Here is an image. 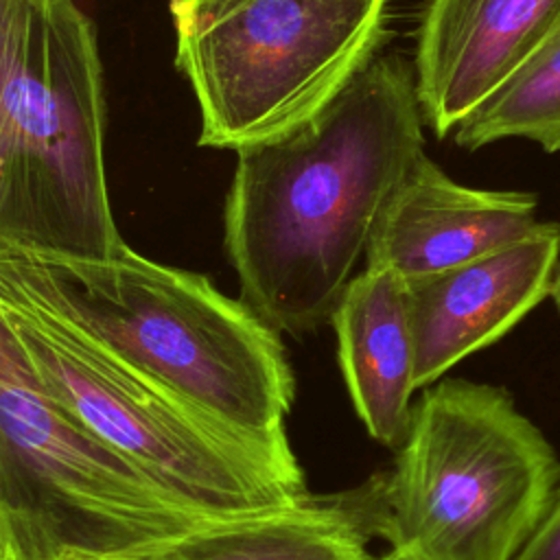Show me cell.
<instances>
[{"instance_id":"obj_1","label":"cell","mask_w":560,"mask_h":560,"mask_svg":"<svg viewBox=\"0 0 560 560\" xmlns=\"http://www.w3.org/2000/svg\"><path fill=\"white\" fill-rule=\"evenodd\" d=\"M416 70L376 52L317 112L236 151L225 252L271 328L330 324L387 201L427 155Z\"/></svg>"},{"instance_id":"obj_2","label":"cell","mask_w":560,"mask_h":560,"mask_svg":"<svg viewBox=\"0 0 560 560\" xmlns=\"http://www.w3.org/2000/svg\"><path fill=\"white\" fill-rule=\"evenodd\" d=\"M0 284L228 424L291 448L295 376L284 343L206 276L153 262L127 243L98 260L0 247Z\"/></svg>"},{"instance_id":"obj_3","label":"cell","mask_w":560,"mask_h":560,"mask_svg":"<svg viewBox=\"0 0 560 560\" xmlns=\"http://www.w3.org/2000/svg\"><path fill=\"white\" fill-rule=\"evenodd\" d=\"M122 245L94 24L74 0H0V247L98 260Z\"/></svg>"},{"instance_id":"obj_4","label":"cell","mask_w":560,"mask_h":560,"mask_svg":"<svg viewBox=\"0 0 560 560\" xmlns=\"http://www.w3.org/2000/svg\"><path fill=\"white\" fill-rule=\"evenodd\" d=\"M560 459L508 389L440 378L411 407L392 468L361 483L374 536L418 560H514Z\"/></svg>"},{"instance_id":"obj_5","label":"cell","mask_w":560,"mask_h":560,"mask_svg":"<svg viewBox=\"0 0 560 560\" xmlns=\"http://www.w3.org/2000/svg\"><path fill=\"white\" fill-rule=\"evenodd\" d=\"M0 324L48 396L179 501L212 516H241L308 494L293 448L228 424L2 284Z\"/></svg>"},{"instance_id":"obj_6","label":"cell","mask_w":560,"mask_h":560,"mask_svg":"<svg viewBox=\"0 0 560 560\" xmlns=\"http://www.w3.org/2000/svg\"><path fill=\"white\" fill-rule=\"evenodd\" d=\"M63 409L0 324V549L107 560L210 521Z\"/></svg>"},{"instance_id":"obj_7","label":"cell","mask_w":560,"mask_h":560,"mask_svg":"<svg viewBox=\"0 0 560 560\" xmlns=\"http://www.w3.org/2000/svg\"><path fill=\"white\" fill-rule=\"evenodd\" d=\"M389 0H171L199 144L243 149L328 103L381 50Z\"/></svg>"},{"instance_id":"obj_8","label":"cell","mask_w":560,"mask_h":560,"mask_svg":"<svg viewBox=\"0 0 560 560\" xmlns=\"http://www.w3.org/2000/svg\"><path fill=\"white\" fill-rule=\"evenodd\" d=\"M560 262V225L475 260L405 278L416 346V387L440 381L472 352L492 346L551 295Z\"/></svg>"},{"instance_id":"obj_9","label":"cell","mask_w":560,"mask_h":560,"mask_svg":"<svg viewBox=\"0 0 560 560\" xmlns=\"http://www.w3.org/2000/svg\"><path fill=\"white\" fill-rule=\"evenodd\" d=\"M558 26L560 0H431L413 70L435 136L455 131Z\"/></svg>"},{"instance_id":"obj_10","label":"cell","mask_w":560,"mask_h":560,"mask_svg":"<svg viewBox=\"0 0 560 560\" xmlns=\"http://www.w3.org/2000/svg\"><path fill=\"white\" fill-rule=\"evenodd\" d=\"M536 208L529 192L457 184L424 155L381 212L365 267L402 278L457 267L534 232Z\"/></svg>"},{"instance_id":"obj_11","label":"cell","mask_w":560,"mask_h":560,"mask_svg":"<svg viewBox=\"0 0 560 560\" xmlns=\"http://www.w3.org/2000/svg\"><path fill=\"white\" fill-rule=\"evenodd\" d=\"M330 324L359 420L376 442L398 448L418 389L407 280L392 269L365 267L346 287Z\"/></svg>"},{"instance_id":"obj_12","label":"cell","mask_w":560,"mask_h":560,"mask_svg":"<svg viewBox=\"0 0 560 560\" xmlns=\"http://www.w3.org/2000/svg\"><path fill=\"white\" fill-rule=\"evenodd\" d=\"M361 486L241 516L210 521L192 532L107 560H376Z\"/></svg>"},{"instance_id":"obj_13","label":"cell","mask_w":560,"mask_h":560,"mask_svg":"<svg viewBox=\"0 0 560 560\" xmlns=\"http://www.w3.org/2000/svg\"><path fill=\"white\" fill-rule=\"evenodd\" d=\"M453 133L468 151L505 138L560 151V26Z\"/></svg>"},{"instance_id":"obj_14","label":"cell","mask_w":560,"mask_h":560,"mask_svg":"<svg viewBox=\"0 0 560 560\" xmlns=\"http://www.w3.org/2000/svg\"><path fill=\"white\" fill-rule=\"evenodd\" d=\"M514 560H560V483L545 516Z\"/></svg>"},{"instance_id":"obj_15","label":"cell","mask_w":560,"mask_h":560,"mask_svg":"<svg viewBox=\"0 0 560 560\" xmlns=\"http://www.w3.org/2000/svg\"><path fill=\"white\" fill-rule=\"evenodd\" d=\"M549 298H551L553 306L560 313V262H558V269H556V276H553V284H551V295Z\"/></svg>"},{"instance_id":"obj_16","label":"cell","mask_w":560,"mask_h":560,"mask_svg":"<svg viewBox=\"0 0 560 560\" xmlns=\"http://www.w3.org/2000/svg\"><path fill=\"white\" fill-rule=\"evenodd\" d=\"M376 560H418L413 553L409 551H398V549H389L385 556L376 558Z\"/></svg>"},{"instance_id":"obj_17","label":"cell","mask_w":560,"mask_h":560,"mask_svg":"<svg viewBox=\"0 0 560 560\" xmlns=\"http://www.w3.org/2000/svg\"><path fill=\"white\" fill-rule=\"evenodd\" d=\"M0 560H15L9 551H4V549H0Z\"/></svg>"}]
</instances>
